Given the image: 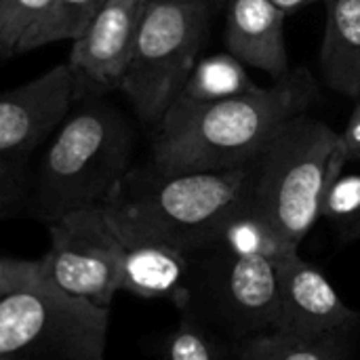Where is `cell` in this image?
I'll return each instance as SVG.
<instances>
[{
    "mask_svg": "<svg viewBox=\"0 0 360 360\" xmlns=\"http://www.w3.org/2000/svg\"><path fill=\"white\" fill-rule=\"evenodd\" d=\"M312 82L304 72L217 101L177 97L154 131L152 167L160 173H217L251 165L276 129L304 114Z\"/></svg>",
    "mask_w": 360,
    "mask_h": 360,
    "instance_id": "6da1fadb",
    "label": "cell"
},
{
    "mask_svg": "<svg viewBox=\"0 0 360 360\" xmlns=\"http://www.w3.org/2000/svg\"><path fill=\"white\" fill-rule=\"evenodd\" d=\"M249 190L251 165L217 173H160L150 165L129 169L101 207L120 236L196 253L217 245Z\"/></svg>",
    "mask_w": 360,
    "mask_h": 360,
    "instance_id": "7a4b0ae2",
    "label": "cell"
},
{
    "mask_svg": "<svg viewBox=\"0 0 360 360\" xmlns=\"http://www.w3.org/2000/svg\"><path fill=\"white\" fill-rule=\"evenodd\" d=\"M133 135L124 116L99 97L78 101L53 131L32 179V213L51 224L103 205L131 169Z\"/></svg>",
    "mask_w": 360,
    "mask_h": 360,
    "instance_id": "3957f363",
    "label": "cell"
},
{
    "mask_svg": "<svg viewBox=\"0 0 360 360\" xmlns=\"http://www.w3.org/2000/svg\"><path fill=\"white\" fill-rule=\"evenodd\" d=\"M346 165L342 135L319 118L297 114L276 129L251 162L249 202L300 247L321 219L325 194Z\"/></svg>",
    "mask_w": 360,
    "mask_h": 360,
    "instance_id": "277c9868",
    "label": "cell"
},
{
    "mask_svg": "<svg viewBox=\"0 0 360 360\" xmlns=\"http://www.w3.org/2000/svg\"><path fill=\"white\" fill-rule=\"evenodd\" d=\"M110 308L46 281L0 302V360H103Z\"/></svg>",
    "mask_w": 360,
    "mask_h": 360,
    "instance_id": "5b68a950",
    "label": "cell"
},
{
    "mask_svg": "<svg viewBox=\"0 0 360 360\" xmlns=\"http://www.w3.org/2000/svg\"><path fill=\"white\" fill-rule=\"evenodd\" d=\"M211 21V2H148L120 91L146 124H158L192 74Z\"/></svg>",
    "mask_w": 360,
    "mask_h": 360,
    "instance_id": "8992f818",
    "label": "cell"
},
{
    "mask_svg": "<svg viewBox=\"0 0 360 360\" xmlns=\"http://www.w3.org/2000/svg\"><path fill=\"white\" fill-rule=\"evenodd\" d=\"M281 308L278 266L211 247L194 253L192 312L232 342L276 331Z\"/></svg>",
    "mask_w": 360,
    "mask_h": 360,
    "instance_id": "52a82bcc",
    "label": "cell"
},
{
    "mask_svg": "<svg viewBox=\"0 0 360 360\" xmlns=\"http://www.w3.org/2000/svg\"><path fill=\"white\" fill-rule=\"evenodd\" d=\"M51 247L42 255L44 281L55 289L110 308L120 293L122 243L101 205L46 224Z\"/></svg>",
    "mask_w": 360,
    "mask_h": 360,
    "instance_id": "ba28073f",
    "label": "cell"
},
{
    "mask_svg": "<svg viewBox=\"0 0 360 360\" xmlns=\"http://www.w3.org/2000/svg\"><path fill=\"white\" fill-rule=\"evenodd\" d=\"M148 2L105 0L86 30L72 40L65 63L74 78V101L120 89Z\"/></svg>",
    "mask_w": 360,
    "mask_h": 360,
    "instance_id": "9c48e42d",
    "label": "cell"
},
{
    "mask_svg": "<svg viewBox=\"0 0 360 360\" xmlns=\"http://www.w3.org/2000/svg\"><path fill=\"white\" fill-rule=\"evenodd\" d=\"M74 103V78L59 63L34 80L0 93V154L30 156Z\"/></svg>",
    "mask_w": 360,
    "mask_h": 360,
    "instance_id": "30bf717a",
    "label": "cell"
},
{
    "mask_svg": "<svg viewBox=\"0 0 360 360\" xmlns=\"http://www.w3.org/2000/svg\"><path fill=\"white\" fill-rule=\"evenodd\" d=\"M281 308L276 331L300 340H319L338 331H356L360 314L333 289L329 278L300 255L278 266Z\"/></svg>",
    "mask_w": 360,
    "mask_h": 360,
    "instance_id": "8fae6325",
    "label": "cell"
},
{
    "mask_svg": "<svg viewBox=\"0 0 360 360\" xmlns=\"http://www.w3.org/2000/svg\"><path fill=\"white\" fill-rule=\"evenodd\" d=\"M118 238L122 243L120 291L143 300H167L177 306L179 312L188 310L194 253L120 234Z\"/></svg>",
    "mask_w": 360,
    "mask_h": 360,
    "instance_id": "7c38bea8",
    "label": "cell"
},
{
    "mask_svg": "<svg viewBox=\"0 0 360 360\" xmlns=\"http://www.w3.org/2000/svg\"><path fill=\"white\" fill-rule=\"evenodd\" d=\"M287 13L270 0H228L226 51L274 80L289 76Z\"/></svg>",
    "mask_w": 360,
    "mask_h": 360,
    "instance_id": "4fadbf2b",
    "label": "cell"
},
{
    "mask_svg": "<svg viewBox=\"0 0 360 360\" xmlns=\"http://www.w3.org/2000/svg\"><path fill=\"white\" fill-rule=\"evenodd\" d=\"M321 72L329 89L360 99V0H327Z\"/></svg>",
    "mask_w": 360,
    "mask_h": 360,
    "instance_id": "5bb4252c",
    "label": "cell"
},
{
    "mask_svg": "<svg viewBox=\"0 0 360 360\" xmlns=\"http://www.w3.org/2000/svg\"><path fill=\"white\" fill-rule=\"evenodd\" d=\"M356 331H338L319 340H300L283 331H266L236 342L238 360H352Z\"/></svg>",
    "mask_w": 360,
    "mask_h": 360,
    "instance_id": "9a60e30c",
    "label": "cell"
},
{
    "mask_svg": "<svg viewBox=\"0 0 360 360\" xmlns=\"http://www.w3.org/2000/svg\"><path fill=\"white\" fill-rule=\"evenodd\" d=\"M217 247L243 257H262L276 266L293 259L300 247L289 243L262 213L247 200L219 230Z\"/></svg>",
    "mask_w": 360,
    "mask_h": 360,
    "instance_id": "2e32d148",
    "label": "cell"
},
{
    "mask_svg": "<svg viewBox=\"0 0 360 360\" xmlns=\"http://www.w3.org/2000/svg\"><path fill=\"white\" fill-rule=\"evenodd\" d=\"M255 86L247 65L226 51L198 59L177 97L188 101H217L243 95Z\"/></svg>",
    "mask_w": 360,
    "mask_h": 360,
    "instance_id": "e0dca14e",
    "label": "cell"
},
{
    "mask_svg": "<svg viewBox=\"0 0 360 360\" xmlns=\"http://www.w3.org/2000/svg\"><path fill=\"white\" fill-rule=\"evenodd\" d=\"M103 2L105 0H51L42 19L21 40L19 55L53 42L76 40L99 13Z\"/></svg>",
    "mask_w": 360,
    "mask_h": 360,
    "instance_id": "ac0fdd59",
    "label": "cell"
},
{
    "mask_svg": "<svg viewBox=\"0 0 360 360\" xmlns=\"http://www.w3.org/2000/svg\"><path fill=\"white\" fill-rule=\"evenodd\" d=\"M169 360H238L236 342L228 340L192 312H181L167 340Z\"/></svg>",
    "mask_w": 360,
    "mask_h": 360,
    "instance_id": "d6986e66",
    "label": "cell"
},
{
    "mask_svg": "<svg viewBox=\"0 0 360 360\" xmlns=\"http://www.w3.org/2000/svg\"><path fill=\"white\" fill-rule=\"evenodd\" d=\"M321 217L329 221L340 243L360 238V173H340L323 200Z\"/></svg>",
    "mask_w": 360,
    "mask_h": 360,
    "instance_id": "ffe728a7",
    "label": "cell"
},
{
    "mask_svg": "<svg viewBox=\"0 0 360 360\" xmlns=\"http://www.w3.org/2000/svg\"><path fill=\"white\" fill-rule=\"evenodd\" d=\"M51 0H0V57L19 55L21 40L42 19Z\"/></svg>",
    "mask_w": 360,
    "mask_h": 360,
    "instance_id": "44dd1931",
    "label": "cell"
},
{
    "mask_svg": "<svg viewBox=\"0 0 360 360\" xmlns=\"http://www.w3.org/2000/svg\"><path fill=\"white\" fill-rule=\"evenodd\" d=\"M27 158L21 154H0V221L30 207L34 177Z\"/></svg>",
    "mask_w": 360,
    "mask_h": 360,
    "instance_id": "7402d4cb",
    "label": "cell"
},
{
    "mask_svg": "<svg viewBox=\"0 0 360 360\" xmlns=\"http://www.w3.org/2000/svg\"><path fill=\"white\" fill-rule=\"evenodd\" d=\"M44 283V259L42 257H11L0 255V302L21 293L25 289Z\"/></svg>",
    "mask_w": 360,
    "mask_h": 360,
    "instance_id": "603a6c76",
    "label": "cell"
},
{
    "mask_svg": "<svg viewBox=\"0 0 360 360\" xmlns=\"http://www.w3.org/2000/svg\"><path fill=\"white\" fill-rule=\"evenodd\" d=\"M340 135H342L346 160L360 165V99H356V105L348 118V124H346L344 133H340Z\"/></svg>",
    "mask_w": 360,
    "mask_h": 360,
    "instance_id": "cb8c5ba5",
    "label": "cell"
},
{
    "mask_svg": "<svg viewBox=\"0 0 360 360\" xmlns=\"http://www.w3.org/2000/svg\"><path fill=\"white\" fill-rule=\"evenodd\" d=\"M270 2L276 4L278 8H283L285 13H289V11H295V8L306 6V4H314V2H319V0H270Z\"/></svg>",
    "mask_w": 360,
    "mask_h": 360,
    "instance_id": "d4e9b609",
    "label": "cell"
},
{
    "mask_svg": "<svg viewBox=\"0 0 360 360\" xmlns=\"http://www.w3.org/2000/svg\"><path fill=\"white\" fill-rule=\"evenodd\" d=\"M150 2H162V4H194V2H217V0H150Z\"/></svg>",
    "mask_w": 360,
    "mask_h": 360,
    "instance_id": "484cf974",
    "label": "cell"
}]
</instances>
